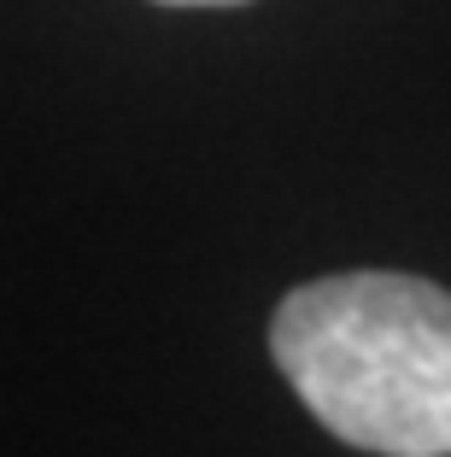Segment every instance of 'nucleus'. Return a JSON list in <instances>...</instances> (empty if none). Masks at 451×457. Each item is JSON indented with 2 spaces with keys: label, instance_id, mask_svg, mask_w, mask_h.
<instances>
[{
  "label": "nucleus",
  "instance_id": "nucleus-1",
  "mask_svg": "<svg viewBox=\"0 0 451 457\" xmlns=\"http://www.w3.org/2000/svg\"><path fill=\"white\" fill-rule=\"evenodd\" d=\"M270 352L305 411L375 457H451V294L398 270L293 287Z\"/></svg>",
  "mask_w": 451,
  "mask_h": 457
},
{
  "label": "nucleus",
  "instance_id": "nucleus-2",
  "mask_svg": "<svg viewBox=\"0 0 451 457\" xmlns=\"http://www.w3.org/2000/svg\"><path fill=\"white\" fill-rule=\"evenodd\" d=\"M159 6H246V0H159Z\"/></svg>",
  "mask_w": 451,
  "mask_h": 457
}]
</instances>
